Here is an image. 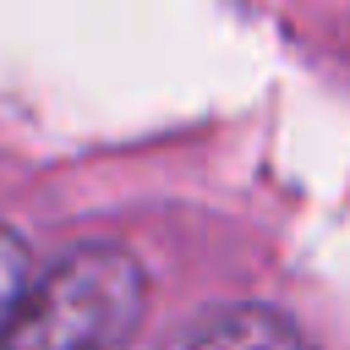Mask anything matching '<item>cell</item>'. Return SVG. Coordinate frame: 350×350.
<instances>
[{
  "mask_svg": "<svg viewBox=\"0 0 350 350\" xmlns=\"http://www.w3.org/2000/svg\"><path fill=\"white\" fill-rule=\"evenodd\" d=\"M148 284L131 252L77 246L27 284L0 328V350H120L142 317Z\"/></svg>",
  "mask_w": 350,
  "mask_h": 350,
  "instance_id": "1",
  "label": "cell"
},
{
  "mask_svg": "<svg viewBox=\"0 0 350 350\" xmlns=\"http://www.w3.org/2000/svg\"><path fill=\"white\" fill-rule=\"evenodd\" d=\"M180 350H312L284 317L262 312V306H235L219 312L213 323H202Z\"/></svg>",
  "mask_w": 350,
  "mask_h": 350,
  "instance_id": "2",
  "label": "cell"
},
{
  "mask_svg": "<svg viewBox=\"0 0 350 350\" xmlns=\"http://www.w3.org/2000/svg\"><path fill=\"white\" fill-rule=\"evenodd\" d=\"M27 284H33V273H27V246L0 224V328H5V317L16 312V301L27 295Z\"/></svg>",
  "mask_w": 350,
  "mask_h": 350,
  "instance_id": "3",
  "label": "cell"
}]
</instances>
